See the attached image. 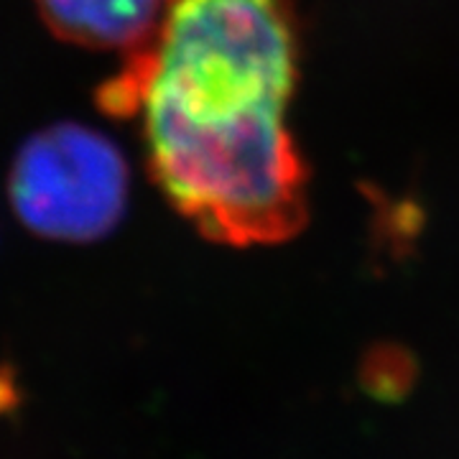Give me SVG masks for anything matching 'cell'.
I'll return each instance as SVG.
<instances>
[{
	"mask_svg": "<svg viewBox=\"0 0 459 459\" xmlns=\"http://www.w3.org/2000/svg\"><path fill=\"white\" fill-rule=\"evenodd\" d=\"M296 82L294 0H169L98 105L138 123L151 179L199 235L276 246L309 217V174L286 126Z\"/></svg>",
	"mask_w": 459,
	"mask_h": 459,
	"instance_id": "6da1fadb",
	"label": "cell"
},
{
	"mask_svg": "<svg viewBox=\"0 0 459 459\" xmlns=\"http://www.w3.org/2000/svg\"><path fill=\"white\" fill-rule=\"evenodd\" d=\"M131 171L110 138L80 123H56L18 148L8 202L21 225L47 240L92 243L123 220Z\"/></svg>",
	"mask_w": 459,
	"mask_h": 459,
	"instance_id": "7a4b0ae2",
	"label": "cell"
},
{
	"mask_svg": "<svg viewBox=\"0 0 459 459\" xmlns=\"http://www.w3.org/2000/svg\"><path fill=\"white\" fill-rule=\"evenodd\" d=\"M56 39L92 51H138L156 33L169 0H33Z\"/></svg>",
	"mask_w": 459,
	"mask_h": 459,
	"instance_id": "3957f363",
	"label": "cell"
}]
</instances>
